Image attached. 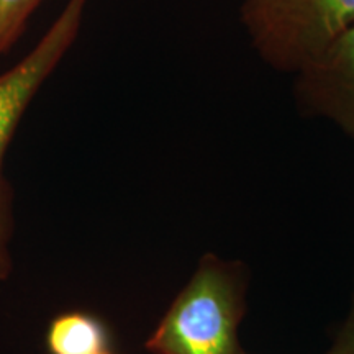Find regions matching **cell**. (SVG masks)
<instances>
[{"mask_svg": "<svg viewBox=\"0 0 354 354\" xmlns=\"http://www.w3.org/2000/svg\"><path fill=\"white\" fill-rule=\"evenodd\" d=\"M240 19L256 55L295 74L354 25V0H243Z\"/></svg>", "mask_w": 354, "mask_h": 354, "instance_id": "obj_2", "label": "cell"}, {"mask_svg": "<svg viewBox=\"0 0 354 354\" xmlns=\"http://www.w3.org/2000/svg\"><path fill=\"white\" fill-rule=\"evenodd\" d=\"M95 354H113L112 349H109V351H102V353H95Z\"/></svg>", "mask_w": 354, "mask_h": 354, "instance_id": "obj_8", "label": "cell"}, {"mask_svg": "<svg viewBox=\"0 0 354 354\" xmlns=\"http://www.w3.org/2000/svg\"><path fill=\"white\" fill-rule=\"evenodd\" d=\"M241 354H248V353H246V351H243V353H241Z\"/></svg>", "mask_w": 354, "mask_h": 354, "instance_id": "obj_9", "label": "cell"}, {"mask_svg": "<svg viewBox=\"0 0 354 354\" xmlns=\"http://www.w3.org/2000/svg\"><path fill=\"white\" fill-rule=\"evenodd\" d=\"M41 3L43 0H0V55L19 41L30 17Z\"/></svg>", "mask_w": 354, "mask_h": 354, "instance_id": "obj_6", "label": "cell"}, {"mask_svg": "<svg viewBox=\"0 0 354 354\" xmlns=\"http://www.w3.org/2000/svg\"><path fill=\"white\" fill-rule=\"evenodd\" d=\"M86 6L87 0H68L33 50L0 74V281L10 277L13 269V202L12 187L3 174V159L30 102L76 41Z\"/></svg>", "mask_w": 354, "mask_h": 354, "instance_id": "obj_3", "label": "cell"}, {"mask_svg": "<svg viewBox=\"0 0 354 354\" xmlns=\"http://www.w3.org/2000/svg\"><path fill=\"white\" fill-rule=\"evenodd\" d=\"M325 354H354V294L346 320L343 322L342 328Z\"/></svg>", "mask_w": 354, "mask_h": 354, "instance_id": "obj_7", "label": "cell"}, {"mask_svg": "<svg viewBox=\"0 0 354 354\" xmlns=\"http://www.w3.org/2000/svg\"><path fill=\"white\" fill-rule=\"evenodd\" d=\"M248 287L245 264L205 254L145 348L151 354H241Z\"/></svg>", "mask_w": 354, "mask_h": 354, "instance_id": "obj_1", "label": "cell"}, {"mask_svg": "<svg viewBox=\"0 0 354 354\" xmlns=\"http://www.w3.org/2000/svg\"><path fill=\"white\" fill-rule=\"evenodd\" d=\"M48 354H95L112 349L107 322L86 310H68L50 322L44 335Z\"/></svg>", "mask_w": 354, "mask_h": 354, "instance_id": "obj_5", "label": "cell"}, {"mask_svg": "<svg viewBox=\"0 0 354 354\" xmlns=\"http://www.w3.org/2000/svg\"><path fill=\"white\" fill-rule=\"evenodd\" d=\"M294 76L299 107L354 141V25Z\"/></svg>", "mask_w": 354, "mask_h": 354, "instance_id": "obj_4", "label": "cell"}]
</instances>
